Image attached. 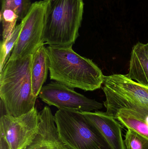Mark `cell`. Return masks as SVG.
<instances>
[{
    "label": "cell",
    "instance_id": "15",
    "mask_svg": "<svg viewBox=\"0 0 148 149\" xmlns=\"http://www.w3.org/2000/svg\"><path fill=\"white\" fill-rule=\"evenodd\" d=\"M32 3L30 0H2L1 9H9L14 10L22 20L28 13Z\"/></svg>",
    "mask_w": 148,
    "mask_h": 149
},
{
    "label": "cell",
    "instance_id": "10",
    "mask_svg": "<svg viewBox=\"0 0 148 149\" xmlns=\"http://www.w3.org/2000/svg\"><path fill=\"white\" fill-rule=\"evenodd\" d=\"M96 128L111 149H126L122 133V125L107 112H83Z\"/></svg>",
    "mask_w": 148,
    "mask_h": 149
},
{
    "label": "cell",
    "instance_id": "14",
    "mask_svg": "<svg viewBox=\"0 0 148 149\" xmlns=\"http://www.w3.org/2000/svg\"><path fill=\"white\" fill-rule=\"evenodd\" d=\"M18 19V16L12 10L1 9L0 20L2 27V41H6L13 33Z\"/></svg>",
    "mask_w": 148,
    "mask_h": 149
},
{
    "label": "cell",
    "instance_id": "8",
    "mask_svg": "<svg viewBox=\"0 0 148 149\" xmlns=\"http://www.w3.org/2000/svg\"><path fill=\"white\" fill-rule=\"evenodd\" d=\"M38 95L46 104L61 110L89 112L101 109L104 106L56 81L43 86Z\"/></svg>",
    "mask_w": 148,
    "mask_h": 149
},
{
    "label": "cell",
    "instance_id": "2",
    "mask_svg": "<svg viewBox=\"0 0 148 149\" xmlns=\"http://www.w3.org/2000/svg\"><path fill=\"white\" fill-rule=\"evenodd\" d=\"M32 55L9 59L0 74V97L5 113L18 117L35 107L36 98L32 91Z\"/></svg>",
    "mask_w": 148,
    "mask_h": 149
},
{
    "label": "cell",
    "instance_id": "7",
    "mask_svg": "<svg viewBox=\"0 0 148 149\" xmlns=\"http://www.w3.org/2000/svg\"><path fill=\"white\" fill-rule=\"evenodd\" d=\"M38 114L35 107L18 117L1 115L0 139L6 142L9 149H25L31 144L39 130Z\"/></svg>",
    "mask_w": 148,
    "mask_h": 149
},
{
    "label": "cell",
    "instance_id": "13",
    "mask_svg": "<svg viewBox=\"0 0 148 149\" xmlns=\"http://www.w3.org/2000/svg\"><path fill=\"white\" fill-rule=\"evenodd\" d=\"M22 23V22L16 26L11 36L4 42L1 43V53H0V72H1L3 67L7 63L10 57V52L17 41L21 32Z\"/></svg>",
    "mask_w": 148,
    "mask_h": 149
},
{
    "label": "cell",
    "instance_id": "6",
    "mask_svg": "<svg viewBox=\"0 0 148 149\" xmlns=\"http://www.w3.org/2000/svg\"><path fill=\"white\" fill-rule=\"evenodd\" d=\"M49 0L33 3L28 13L21 22V32L9 59L23 58L33 55L44 44L43 31L46 10Z\"/></svg>",
    "mask_w": 148,
    "mask_h": 149
},
{
    "label": "cell",
    "instance_id": "16",
    "mask_svg": "<svg viewBox=\"0 0 148 149\" xmlns=\"http://www.w3.org/2000/svg\"><path fill=\"white\" fill-rule=\"evenodd\" d=\"M124 142L126 149H148V139L131 130L126 132Z\"/></svg>",
    "mask_w": 148,
    "mask_h": 149
},
{
    "label": "cell",
    "instance_id": "17",
    "mask_svg": "<svg viewBox=\"0 0 148 149\" xmlns=\"http://www.w3.org/2000/svg\"><path fill=\"white\" fill-rule=\"evenodd\" d=\"M0 149H9L6 142L2 139H0Z\"/></svg>",
    "mask_w": 148,
    "mask_h": 149
},
{
    "label": "cell",
    "instance_id": "9",
    "mask_svg": "<svg viewBox=\"0 0 148 149\" xmlns=\"http://www.w3.org/2000/svg\"><path fill=\"white\" fill-rule=\"evenodd\" d=\"M39 130L31 144L25 149H70L61 140L50 108L39 112Z\"/></svg>",
    "mask_w": 148,
    "mask_h": 149
},
{
    "label": "cell",
    "instance_id": "3",
    "mask_svg": "<svg viewBox=\"0 0 148 149\" xmlns=\"http://www.w3.org/2000/svg\"><path fill=\"white\" fill-rule=\"evenodd\" d=\"M83 0H49L43 39L49 46H72L79 36Z\"/></svg>",
    "mask_w": 148,
    "mask_h": 149
},
{
    "label": "cell",
    "instance_id": "12",
    "mask_svg": "<svg viewBox=\"0 0 148 149\" xmlns=\"http://www.w3.org/2000/svg\"><path fill=\"white\" fill-rule=\"evenodd\" d=\"M49 71V61L47 48L42 45L32 55L31 77L32 91L37 97L46 81Z\"/></svg>",
    "mask_w": 148,
    "mask_h": 149
},
{
    "label": "cell",
    "instance_id": "5",
    "mask_svg": "<svg viewBox=\"0 0 148 149\" xmlns=\"http://www.w3.org/2000/svg\"><path fill=\"white\" fill-rule=\"evenodd\" d=\"M54 116L60 138L70 149H111L83 112L59 109Z\"/></svg>",
    "mask_w": 148,
    "mask_h": 149
},
{
    "label": "cell",
    "instance_id": "4",
    "mask_svg": "<svg viewBox=\"0 0 148 149\" xmlns=\"http://www.w3.org/2000/svg\"><path fill=\"white\" fill-rule=\"evenodd\" d=\"M102 86L106 97L103 105L108 114L113 116L122 109L148 114V86L121 74L105 75Z\"/></svg>",
    "mask_w": 148,
    "mask_h": 149
},
{
    "label": "cell",
    "instance_id": "1",
    "mask_svg": "<svg viewBox=\"0 0 148 149\" xmlns=\"http://www.w3.org/2000/svg\"><path fill=\"white\" fill-rule=\"evenodd\" d=\"M50 79L71 88L93 91L101 87L104 76L92 60L81 56L72 46H48Z\"/></svg>",
    "mask_w": 148,
    "mask_h": 149
},
{
    "label": "cell",
    "instance_id": "11",
    "mask_svg": "<svg viewBox=\"0 0 148 149\" xmlns=\"http://www.w3.org/2000/svg\"><path fill=\"white\" fill-rule=\"evenodd\" d=\"M126 75L131 79L148 86V42H138L133 46L128 73Z\"/></svg>",
    "mask_w": 148,
    "mask_h": 149
}]
</instances>
